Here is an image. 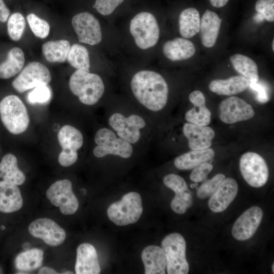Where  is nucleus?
Segmentation results:
<instances>
[{
  "label": "nucleus",
  "mask_w": 274,
  "mask_h": 274,
  "mask_svg": "<svg viewBox=\"0 0 274 274\" xmlns=\"http://www.w3.org/2000/svg\"><path fill=\"white\" fill-rule=\"evenodd\" d=\"M274 40H272V50L273 51L274 50Z\"/></svg>",
  "instance_id": "obj_48"
},
{
  "label": "nucleus",
  "mask_w": 274,
  "mask_h": 274,
  "mask_svg": "<svg viewBox=\"0 0 274 274\" xmlns=\"http://www.w3.org/2000/svg\"><path fill=\"white\" fill-rule=\"evenodd\" d=\"M108 123L118 137L131 144H134L140 140L141 129L146 126L144 119L134 114L125 117L120 113H113L109 117Z\"/></svg>",
  "instance_id": "obj_9"
},
{
  "label": "nucleus",
  "mask_w": 274,
  "mask_h": 274,
  "mask_svg": "<svg viewBox=\"0 0 274 274\" xmlns=\"http://www.w3.org/2000/svg\"><path fill=\"white\" fill-rule=\"evenodd\" d=\"M25 20L24 16L19 12L10 16L7 22V31L9 37L14 41L20 40L25 28Z\"/></svg>",
  "instance_id": "obj_35"
},
{
  "label": "nucleus",
  "mask_w": 274,
  "mask_h": 274,
  "mask_svg": "<svg viewBox=\"0 0 274 274\" xmlns=\"http://www.w3.org/2000/svg\"><path fill=\"white\" fill-rule=\"evenodd\" d=\"M249 85V81L242 76L231 77L227 79L212 81L209 85L210 90L217 94L232 95L244 91Z\"/></svg>",
  "instance_id": "obj_26"
},
{
  "label": "nucleus",
  "mask_w": 274,
  "mask_h": 274,
  "mask_svg": "<svg viewBox=\"0 0 274 274\" xmlns=\"http://www.w3.org/2000/svg\"><path fill=\"white\" fill-rule=\"evenodd\" d=\"M200 19L198 11L194 8L183 10L179 18V31L184 38H191L199 31Z\"/></svg>",
  "instance_id": "obj_31"
},
{
  "label": "nucleus",
  "mask_w": 274,
  "mask_h": 274,
  "mask_svg": "<svg viewBox=\"0 0 274 274\" xmlns=\"http://www.w3.org/2000/svg\"><path fill=\"white\" fill-rule=\"evenodd\" d=\"M162 51L167 58L172 61H177L192 57L195 53V48L191 41L184 38H177L165 42Z\"/></svg>",
  "instance_id": "obj_23"
},
{
  "label": "nucleus",
  "mask_w": 274,
  "mask_h": 274,
  "mask_svg": "<svg viewBox=\"0 0 274 274\" xmlns=\"http://www.w3.org/2000/svg\"><path fill=\"white\" fill-rule=\"evenodd\" d=\"M215 156V152L211 148L199 150H191L174 160V165L180 170H190L201 163L209 162Z\"/></svg>",
  "instance_id": "obj_27"
},
{
  "label": "nucleus",
  "mask_w": 274,
  "mask_h": 274,
  "mask_svg": "<svg viewBox=\"0 0 274 274\" xmlns=\"http://www.w3.org/2000/svg\"><path fill=\"white\" fill-rule=\"evenodd\" d=\"M58 140L62 148L58 156V162L62 166H70L78 159L77 151L83 145V135L74 126L65 125L58 131Z\"/></svg>",
  "instance_id": "obj_10"
},
{
  "label": "nucleus",
  "mask_w": 274,
  "mask_h": 274,
  "mask_svg": "<svg viewBox=\"0 0 274 274\" xmlns=\"http://www.w3.org/2000/svg\"><path fill=\"white\" fill-rule=\"evenodd\" d=\"M129 30L135 45L142 50L155 46L160 37V28L156 18L148 12L139 13L131 19Z\"/></svg>",
  "instance_id": "obj_4"
},
{
  "label": "nucleus",
  "mask_w": 274,
  "mask_h": 274,
  "mask_svg": "<svg viewBox=\"0 0 274 274\" xmlns=\"http://www.w3.org/2000/svg\"><path fill=\"white\" fill-rule=\"evenodd\" d=\"M254 19L256 22H261L264 19V18L262 14L258 12V13L254 16Z\"/></svg>",
  "instance_id": "obj_46"
},
{
  "label": "nucleus",
  "mask_w": 274,
  "mask_h": 274,
  "mask_svg": "<svg viewBox=\"0 0 274 274\" xmlns=\"http://www.w3.org/2000/svg\"><path fill=\"white\" fill-rule=\"evenodd\" d=\"M25 57L22 50L17 47L9 51L7 59L0 64V78L9 79L17 74L22 69Z\"/></svg>",
  "instance_id": "obj_29"
},
{
  "label": "nucleus",
  "mask_w": 274,
  "mask_h": 274,
  "mask_svg": "<svg viewBox=\"0 0 274 274\" xmlns=\"http://www.w3.org/2000/svg\"><path fill=\"white\" fill-rule=\"evenodd\" d=\"M213 168V164L209 162L201 163L193 168L190 175V179L195 183L202 182L207 179L208 175Z\"/></svg>",
  "instance_id": "obj_40"
},
{
  "label": "nucleus",
  "mask_w": 274,
  "mask_h": 274,
  "mask_svg": "<svg viewBox=\"0 0 274 274\" xmlns=\"http://www.w3.org/2000/svg\"><path fill=\"white\" fill-rule=\"evenodd\" d=\"M263 216L262 210L253 206L244 212L235 221L231 229L232 236L239 241L251 238L256 233Z\"/></svg>",
  "instance_id": "obj_15"
},
{
  "label": "nucleus",
  "mask_w": 274,
  "mask_h": 274,
  "mask_svg": "<svg viewBox=\"0 0 274 274\" xmlns=\"http://www.w3.org/2000/svg\"><path fill=\"white\" fill-rule=\"evenodd\" d=\"M28 231L33 237L41 238L45 244L53 247L62 244L66 237L65 230L49 218L35 220L29 224Z\"/></svg>",
  "instance_id": "obj_16"
},
{
  "label": "nucleus",
  "mask_w": 274,
  "mask_h": 274,
  "mask_svg": "<svg viewBox=\"0 0 274 274\" xmlns=\"http://www.w3.org/2000/svg\"><path fill=\"white\" fill-rule=\"evenodd\" d=\"M0 178L3 181L21 185L26 177L18 167L17 159L15 155L9 153L3 156L0 163Z\"/></svg>",
  "instance_id": "obj_28"
},
{
  "label": "nucleus",
  "mask_w": 274,
  "mask_h": 274,
  "mask_svg": "<svg viewBox=\"0 0 274 274\" xmlns=\"http://www.w3.org/2000/svg\"><path fill=\"white\" fill-rule=\"evenodd\" d=\"M142 198L136 192L124 194L122 198L108 208L109 219L118 226H126L136 222L143 213Z\"/></svg>",
  "instance_id": "obj_5"
},
{
  "label": "nucleus",
  "mask_w": 274,
  "mask_h": 274,
  "mask_svg": "<svg viewBox=\"0 0 274 274\" xmlns=\"http://www.w3.org/2000/svg\"><path fill=\"white\" fill-rule=\"evenodd\" d=\"M225 178L224 175L218 174L211 179H207L199 187L197 191L198 198L203 199L211 196L216 191L220 183Z\"/></svg>",
  "instance_id": "obj_36"
},
{
  "label": "nucleus",
  "mask_w": 274,
  "mask_h": 274,
  "mask_svg": "<svg viewBox=\"0 0 274 274\" xmlns=\"http://www.w3.org/2000/svg\"><path fill=\"white\" fill-rule=\"evenodd\" d=\"M69 88L81 102L89 106L97 103L105 92L104 83L99 76L81 70L71 75Z\"/></svg>",
  "instance_id": "obj_2"
},
{
  "label": "nucleus",
  "mask_w": 274,
  "mask_h": 274,
  "mask_svg": "<svg viewBox=\"0 0 274 274\" xmlns=\"http://www.w3.org/2000/svg\"><path fill=\"white\" fill-rule=\"evenodd\" d=\"M183 131L188 140L189 148L192 150H203L210 148L215 136V132L211 127L189 122L184 124Z\"/></svg>",
  "instance_id": "obj_18"
},
{
  "label": "nucleus",
  "mask_w": 274,
  "mask_h": 274,
  "mask_svg": "<svg viewBox=\"0 0 274 274\" xmlns=\"http://www.w3.org/2000/svg\"><path fill=\"white\" fill-rule=\"evenodd\" d=\"M72 24L80 43L94 46L101 42L100 23L91 13L83 12L75 15L72 19Z\"/></svg>",
  "instance_id": "obj_12"
},
{
  "label": "nucleus",
  "mask_w": 274,
  "mask_h": 274,
  "mask_svg": "<svg viewBox=\"0 0 274 274\" xmlns=\"http://www.w3.org/2000/svg\"><path fill=\"white\" fill-rule=\"evenodd\" d=\"M23 199L17 185L0 181V212L10 213L19 210Z\"/></svg>",
  "instance_id": "obj_21"
},
{
  "label": "nucleus",
  "mask_w": 274,
  "mask_h": 274,
  "mask_svg": "<svg viewBox=\"0 0 274 274\" xmlns=\"http://www.w3.org/2000/svg\"><path fill=\"white\" fill-rule=\"evenodd\" d=\"M70 48L69 41L61 39L45 42L42 45V50L48 62L62 63L67 59Z\"/></svg>",
  "instance_id": "obj_30"
},
{
  "label": "nucleus",
  "mask_w": 274,
  "mask_h": 274,
  "mask_svg": "<svg viewBox=\"0 0 274 274\" xmlns=\"http://www.w3.org/2000/svg\"><path fill=\"white\" fill-rule=\"evenodd\" d=\"M26 19L31 31L37 37L45 39L48 37L50 26L47 21L33 13L27 15Z\"/></svg>",
  "instance_id": "obj_37"
},
{
  "label": "nucleus",
  "mask_w": 274,
  "mask_h": 274,
  "mask_svg": "<svg viewBox=\"0 0 274 274\" xmlns=\"http://www.w3.org/2000/svg\"><path fill=\"white\" fill-rule=\"evenodd\" d=\"M238 191L237 182L233 178H225L219 187L210 197L209 209L214 213L224 211L234 200Z\"/></svg>",
  "instance_id": "obj_17"
},
{
  "label": "nucleus",
  "mask_w": 274,
  "mask_h": 274,
  "mask_svg": "<svg viewBox=\"0 0 274 274\" xmlns=\"http://www.w3.org/2000/svg\"><path fill=\"white\" fill-rule=\"evenodd\" d=\"M241 174L247 183L254 188L263 186L267 182L269 169L264 158L257 153L248 152L239 160Z\"/></svg>",
  "instance_id": "obj_7"
},
{
  "label": "nucleus",
  "mask_w": 274,
  "mask_h": 274,
  "mask_svg": "<svg viewBox=\"0 0 274 274\" xmlns=\"http://www.w3.org/2000/svg\"><path fill=\"white\" fill-rule=\"evenodd\" d=\"M116 136L93 149L94 155L101 158L108 155L128 158L132 154L133 147L130 143Z\"/></svg>",
  "instance_id": "obj_25"
},
{
  "label": "nucleus",
  "mask_w": 274,
  "mask_h": 274,
  "mask_svg": "<svg viewBox=\"0 0 274 274\" xmlns=\"http://www.w3.org/2000/svg\"><path fill=\"white\" fill-rule=\"evenodd\" d=\"M257 92V99L261 102H266L268 98L265 88L260 84L257 83H249V86Z\"/></svg>",
  "instance_id": "obj_42"
},
{
  "label": "nucleus",
  "mask_w": 274,
  "mask_h": 274,
  "mask_svg": "<svg viewBox=\"0 0 274 274\" xmlns=\"http://www.w3.org/2000/svg\"><path fill=\"white\" fill-rule=\"evenodd\" d=\"M230 60L234 70L249 83L258 82V67L253 59L245 55L236 54L231 56Z\"/></svg>",
  "instance_id": "obj_32"
},
{
  "label": "nucleus",
  "mask_w": 274,
  "mask_h": 274,
  "mask_svg": "<svg viewBox=\"0 0 274 274\" xmlns=\"http://www.w3.org/2000/svg\"><path fill=\"white\" fill-rule=\"evenodd\" d=\"M141 257L145 274H165L166 259L161 247L150 245L145 248Z\"/></svg>",
  "instance_id": "obj_24"
},
{
  "label": "nucleus",
  "mask_w": 274,
  "mask_h": 274,
  "mask_svg": "<svg viewBox=\"0 0 274 274\" xmlns=\"http://www.w3.org/2000/svg\"><path fill=\"white\" fill-rule=\"evenodd\" d=\"M274 263H273L271 266V270L273 273H274Z\"/></svg>",
  "instance_id": "obj_47"
},
{
  "label": "nucleus",
  "mask_w": 274,
  "mask_h": 274,
  "mask_svg": "<svg viewBox=\"0 0 274 274\" xmlns=\"http://www.w3.org/2000/svg\"><path fill=\"white\" fill-rule=\"evenodd\" d=\"M51 96V92L47 85L34 88L28 95V100L32 104L45 103L49 101Z\"/></svg>",
  "instance_id": "obj_38"
},
{
  "label": "nucleus",
  "mask_w": 274,
  "mask_h": 274,
  "mask_svg": "<svg viewBox=\"0 0 274 274\" xmlns=\"http://www.w3.org/2000/svg\"><path fill=\"white\" fill-rule=\"evenodd\" d=\"M51 81V75L48 68L43 64L33 61L28 63L12 85L19 93H23L35 87L48 85Z\"/></svg>",
  "instance_id": "obj_8"
},
{
  "label": "nucleus",
  "mask_w": 274,
  "mask_h": 274,
  "mask_svg": "<svg viewBox=\"0 0 274 274\" xmlns=\"http://www.w3.org/2000/svg\"><path fill=\"white\" fill-rule=\"evenodd\" d=\"M124 0H96L93 5L97 11L103 16L112 14Z\"/></svg>",
  "instance_id": "obj_39"
},
{
  "label": "nucleus",
  "mask_w": 274,
  "mask_h": 274,
  "mask_svg": "<svg viewBox=\"0 0 274 274\" xmlns=\"http://www.w3.org/2000/svg\"><path fill=\"white\" fill-rule=\"evenodd\" d=\"M10 10L3 0H0V21L5 22L10 15Z\"/></svg>",
  "instance_id": "obj_43"
},
{
  "label": "nucleus",
  "mask_w": 274,
  "mask_h": 274,
  "mask_svg": "<svg viewBox=\"0 0 274 274\" xmlns=\"http://www.w3.org/2000/svg\"><path fill=\"white\" fill-rule=\"evenodd\" d=\"M1 229H3V230H4L5 229V227L4 226H1Z\"/></svg>",
  "instance_id": "obj_49"
},
{
  "label": "nucleus",
  "mask_w": 274,
  "mask_h": 274,
  "mask_svg": "<svg viewBox=\"0 0 274 274\" xmlns=\"http://www.w3.org/2000/svg\"><path fill=\"white\" fill-rule=\"evenodd\" d=\"M39 274H48V273H58L53 269L48 267H43L40 268L39 270Z\"/></svg>",
  "instance_id": "obj_45"
},
{
  "label": "nucleus",
  "mask_w": 274,
  "mask_h": 274,
  "mask_svg": "<svg viewBox=\"0 0 274 274\" xmlns=\"http://www.w3.org/2000/svg\"><path fill=\"white\" fill-rule=\"evenodd\" d=\"M0 116L5 127L14 134L23 133L29 125V118L26 108L15 95H8L1 100Z\"/></svg>",
  "instance_id": "obj_3"
},
{
  "label": "nucleus",
  "mask_w": 274,
  "mask_h": 274,
  "mask_svg": "<svg viewBox=\"0 0 274 274\" xmlns=\"http://www.w3.org/2000/svg\"><path fill=\"white\" fill-rule=\"evenodd\" d=\"M222 19L215 12L207 10L200 20L199 31L202 45L213 47L217 39Z\"/></svg>",
  "instance_id": "obj_22"
},
{
  "label": "nucleus",
  "mask_w": 274,
  "mask_h": 274,
  "mask_svg": "<svg viewBox=\"0 0 274 274\" xmlns=\"http://www.w3.org/2000/svg\"><path fill=\"white\" fill-rule=\"evenodd\" d=\"M255 10L267 21H274V0H258L255 4Z\"/></svg>",
  "instance_id": "obj_41"
},
{
  "label": "nucleus",
  "mask_w": 274,
  "mask_h": 274,
  "mask_svg": "<svg viewBox=\"0 0 274 274\" xmlns=\"http://www.w3.org/2000/svg\"><path fill=\"white\" fill-rule=\"evenodd\" d=\"M75 269L77 274H98L100 272L97 253L92 245L83 243L78 247Z\"/></svg>",
  "instance_id": "obj_19"
},
{
  "label": "nucleus",
  "mask_w": 274,
  "mask_h": 274,
  "mask_svg": "<svg viewBox=\"0 0 274 274\" xmlns=\"http://www.w3.org/2000/svg\"><path fill=\"white\" fill-rule=\"evenodd\" d=\"M64 273H73L71 272L68 271L67 272H65Z\"/></svg>",
  "instance_id": "obj_50"
},
{
  "label": "nucleus",
  "mask_w": 274,
  "mask_h": 274,
  "mask_svg": "<svg viewBox=\"0 0 274 274\" xmlns=\"http://www.w3.org/2000/svg\"><path fill=\"white\" fill-rule=\"evenodd\" d=\"M189 99L194 107L186 112V120L194 124L208 126L211 122V112L206 106V100L203 93L195 90L189 94Z\"/></svg>",
  "instance_id": "obj_20"
},
{
  "label": "nucleus",
  "mask_w": 274,
  "mask_h": 274,
  "mask_svg": "<svg viewBox=\"0 0 274 274\" xmlns=\"http://www.w3.org/2000/svg\"><path fill=\"white\" fill-rule=\"evenodd\" d=\"M211 4L214 7L221 8L224 6L229 0H209Z\"/></svg>",
  "instance_id": "obj_44"
},
{
  "label": "nucleus",
  "mask_w": 274,
  "mask_h": 274,
  "mask_svg": "<svg viewBox=\"0 0 274 274\" xmlns=\"http://www.w3.org/2000/svg\"><path fill=\"white\" fill-rule=\"evenodd\" d=\"M255 111L252 106L237 96L223 100L219 106L220 120L226 124H233L252 118Z\"/></svg>",
  "instance_id": "obj_13"
},
{
  "label": "nucleus",
  "mask_w": 274,
  "mask_h": 274,
  "mask_svg": "<svg viewBox=\"0 0 274 274\" xmlns=\"http://www.w3.org/2000/svg\"><path fill=\"white\" fill-rule=\"evenodd\" d=\"M67 60L71 66L77 70L89 71L90 64L89 52L82 45L74 44L71 46Z\"/></svg>",
  "instance_id": "obj_34"
},
{
  "label": "nucleus",
  "mask_w": 274,
  "mask_h": 274,
  "mask_svg": "<svg viewBox=\"0 0 274 274\" xmlns=\"http://www.w3.org/2000/svg\"><path fill=\"white\" fill-rule=\"evenodd\" d=\"M164 184L175 193L170 202L172 210L178 214H183L191 207L193 197L185 180L175 174H169L164 177Z\"/></svg>",
  "instance_id": "obj_14"
},
{
  "label": "nucleus",
  "mask_w": 274,
  "mask_h": 274,
  "mask_svg": "<svg viewBox=\"0 0 274 274\" xmlns=\"http://www.w3.org/2000/svg\"><path fill=\"white\" fill-rule=\"evenodd\" d=\"M43 255V251L39 249H32L22 252L15 259V266L21 271L35 270L42 265Z\"/></svg>",
  "instance_id": "obj_33"
},
{
  "label": "nucleus",
  "mask_w": 274,
  "mask_h": 274,
  "mask_svg": "<svg viewBox=\"0 0 274 274\" xmlns=\"http://www.w3.org/2000/svg\"><path fill=\"white\" fill-rule=\"evenodd\" d=\"M46 196L52 204L59 208L64 215L74 214L78 209L79 202L69 180H60L54 183L47 190Z\"/></svg>",
  "instance_id": "obj_11"
},
{
  "label": "nucleus",
  "mask_w": 274,
  "mask_h": 274,
  "mask_svg": "<svg viewBox=\"0 0 274 274\" xmlns=\"http://www.w3.org/2000/svg\"><path fill=\"white\" fill-rule=\"evenodd\" d=\"M166 259L168 274H187L189 265L186 257V243L180 233L174 232L165 236L161 242Z\"/></svg>",
  "instance_id": "obj_6"
},
{
  "label": "nucleus",
  "mask_w": 274,
  "mask_h": 274,
  "mask_svg": "<svg viewBox=\"0 0 274 274\" xmlns=\"http://www.w3.org/2000/svg\"><path fill=\"white\" fill-rule=\"evenodd\" d=\"M130 88L138 101L150 111H160L167 102V83L156 72L142 70L136 73L131 78Z\"/></svg>",
  "instance_id": "obj_1"
}]
</instances>
